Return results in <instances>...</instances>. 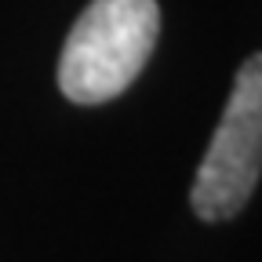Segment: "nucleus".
Here are the masks:
<instances>
[{
	"instance_id": "nucleus-1",
	"label": "nucleus",
	"mask_w": 262,
	"mask_h": 262,
	"mask_svg": "<svg viewBox=\"0 0 262 262\" xmlns=\"http://www.w3.org/2000/svg\"><path fill=\"white\" fill-rule=\"evenodd\" d=\"M160 37L157 0H91L58 58V88L77 106L110 102L142 73Z\"/></svg>"
},
{
	"instance_id": "nucleus-2",
	"label": "nucleus",
	"mask_w": 262,
	"mask_h": 262,
	"mask_svg": "<svg viewBox=\"0 0 262 262\" xmlns=\"http://www.w3.org/2000/svg\"><path fill=\"white\" fill-rule=\"evenodd\" d=\"M262 175V51L251 55L233 80L226 113L211 135L193 182V211L204 222L233 219Z\"/></svg>"
}]
</instances>
